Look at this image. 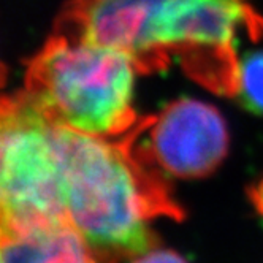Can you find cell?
Instances as JSON below:
<instances>
[{
    "label": "cell",
    "mask_w": 263,
    "mask_h": 263,
    "mask_svg": "<svg viewBox=\"0 0 263 263\" xmlns=\"http://www.w3.org/2000/svg\"><path fill=\"white\" fill-rule=\"evenodd\" d=\"M54 32L121 49L141 73L178 59L194 80L235 97L236 42L258 40L263 17L246 0H71Z\"/></svg>",
    "instance_id": "1"
},
{
    "label": "cell",
    "mask_w": 263,
    "mask_h": 263,
    "mask_svg": "<svg viewBox=\"0 0 263 263\" xmlns=\"http://www.w3.org/2000/svg\"><path fill=\"white\" fill-rule=\"evenodd\" d=\"M67 220L100 263H119L157 246L151 223L182 211L162 173L128 135L99 138L55 125Z\"/></svg>",
    "instance_id": "2"
},
{
    "label": "cell",
    "mask_w": 263,
    "mask_h": 263,
    "mask_svg": "<svg viewBox=\"0 0 263 263\" xmlns=\"http://www.w3.org/2000/svg\"><path fill=\"white\" fill-rule=\"evenodd\" d=\"M134 59L121 49L54 32L27 64L24 93L54 124L116 140L140 124Z\"/></svg>",
    "instance_id": "3"
},
{
    "label": "cell",
    "mask_w": 263,
    "mask_h": 263,
    "mask_svg": "<svg viewBox=\"0 0 263 263\" xmlns=\"http://www.w3.org/2000/svg\"><path fill=\"white\" fill-rule=\"evenodd\" d=\"M0 163L2 236L68 223L55 125L23 90L2 100Z\"/></svg>",
    "instance_id": "4"
},
{
    "label": "cell",
    "mask_w": 263,
    "mask_h": 263,
    "mask_svg": "<svg viewBox=\"0 0 263 263\" xmlns=\"http://www.w3.org/2000/svg\"><path fill=\"white\" fill-rule=\"evenodd\" d=\"M128 134L135 151L160 173L201 178L229 153V130L217 108L197 99H178L157 116L141 119Z\"/></svg>",
    "instance_id": "5"
},
{
    "label": "cell",
    "mask_w": 263,
    "mask_h": 263,
    "mask_svg": "<svg viewBox=\"0 0 263 263\" xmlns=\"http://www.w3.org/2000/svg\"><path fill=\"white\" fill-rule=\"evenodd\" d=\"M0 263H100L71 225L40 233L2 236Z\"/></svg>",
    "instance_id": "6"
},
{
    "label": "cell",
    "mask_w": 263,
    "mask_h": 263,
    "mask_svg": "<svg viewBox=\"0 0 263 263\" xmlns=\"http://www.w3.org/2000/svg\"><path fill=\"white\" fill-rule=\"evenodd\" d=\"M235 97L246 109L263 115V51L249 52L239 59Z\"/></svg>",
    "instance_id": "7"
},
{
    "label": "cell",
    "mask_w": 263,
    "mask_h": 263,
    "mask_svg": "<svg viewBox=\"0 0 263 263\" xmlns=\"http://www.w3.org/2000/svg\"><path fill=\"white\" fill-rule=\"evenodd\" d=\"M130 263H187V261L176 251L156 246L153 249L137 255L135 258H132Z\"/></svg>",
    "instance_id": "8"
},
{
    "label": "cell",
    "mask_w": 263,
    "mask_h": 263,
    "mask_svg": "<svg viewBox=\"0 0 263 263\" xmlns=\"http://www.w3.org/2000/svg\"><path fill=\"white\" fill-rule=\"evenodd\" d=\"M251 198H252V203L255 206V210L263 216V179L252 187Z\"/></svg>",
    "instance_id": "9"
}]
</instances>
